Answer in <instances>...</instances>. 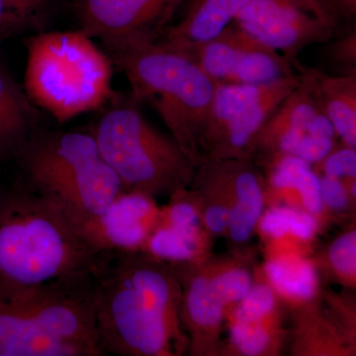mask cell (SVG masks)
<instances>
[{"instance_id":"d4e9b609","label":"cell","mask_w":356,"mask_h":356,"mask_svg":"<svg viewBox=\"0 0 356 356\" xmlns=\"http://www.w3.org/2000/svg\"><path fill=\"white\" fill-rule=\"evenodd\" d=\"M330 264L344 281H355L356 273V233L355 229L339 236L329 250Z\"/></svg>"},{"instance_id":"8fae6325","label":"cell","mask_w":356,"mask_h":356,"mask_svg":"<svg viewBox=\"0 0 356 356\" xmlns=\"http://www.w3.org/2000/svg\"><path fill=\"white\" fill-rule=\"evenodd\" d=\"M154 199L124 192L99 217L81 228L97 252L142 250L161 219Z\"/></svg>"},{"instance_id":"8992f818","label":"cell","mask_w":356,"mask_h":356,"mask_svg":"<svg viewBox=\"0 0 356 356\" xmlns=\"http://www.w3.org/2000/svg\"><path fill=\"white\" fill-rule=\"evenodd\" d=\"M90 133L126 192L172 196L193 180L197 163L133 106L115 105Z\"/></svg>"},{"instance_id":"9c48e42d","label":"cell","mask_w":356,"mask_h":356,"mask_svg":"<svg viewBox=\"0 0 356 356\" xmlns=\"http://www.w3.org/2000/svg\"><path fill=\"white\" fill-rule=\"evenodd\" d=\"M234 24L284 57H296L337 33V13L325 0H250Z\"/></svg>"},{"instance_id":"2e32d148","label":"cell","mask_w":356,"mask_h":356,"mask_svg":"<svg viewBox=\"0 0 356 356\" xmlns=\"http://www.w3.org/2000/svg\"><path fill=\"white\" fill-rule=\"evenodd\" d=\"M318 98L337 136L346 146H356V76H327L316 70Z\"/></svg>"},{"instance_id":"ac0fdd59","label":"cell","mask_w":356,"mask_h":356,"mask_svg":"<svg viewBox=\"0 0 356 356\" xmlns=\"http://www.w3.org/2000/svg\"><path fill=\"white\" fill-rule=\"evenodd\" d=\"M266 280L276 294L290 301L305 303L316 296L318 275L313 264L297 254H277L264 266Z\"/></svg>"},{"instance_id":"cb8c5ba5","label":"cell","mask_w":356,"mask_h":356,"mask_svg":"<svg viewBox=\"0 0 356 356\" xmlns=\"http://www.w3.org/2000/svg\"><path fill=\"white\" fill-rule=\"evenodd\" d=\"M213 284L227 306L238 304L252 288V278L247 268L226 266L209 271Z\"/></svg>"},{"instance_id":"e0dca14e","label":"cell","mask_w":356,"mask_h":356,"mask_svg":"<svg viewBox=\"0 0 356 356\" xmlns=\"http://www.w3.org/2000/svg\"><path fill=\"white\" fill-rule=\"evenodd\" d=\"M245 37V31L232 23L214 38L170 50L188 58L214 83H228Z\"/></svg>"},{"instance_id":"4fadbf2b","label":"cell","mask_w":356,"mask_h":356,"mask_svg":"<svg viewBox=\"0 0 356 356\" xmlns=\"http://www.w3.org/2000/svg\"><path fill=\"white\" fill-rule=\"evenodd\" d=\"M0 356H97L81 344L51 336L13 296L0 298Z\"/></svg>"},{"instance_id":"603a6c76","label":"cell","mask_w":356,"mask_h":356,"mask_svg":"<svg viewBox=\"0 0 356 356\" xmlns=\"http://www.w3.org/2000/svg\"><path fill=\"white\" fill-rule=\"evenodd\" d=\"M259 220L262 234L274 241L290 236L308 242L318 228L317 220L310 213L283 206L267 210Z\"/></svg>"},{"instance_id":"d6986e66","label":"cell","mask_w":356,"mask_h":356,"mask_svg":"<svg viewBox=\"0 0 356 356\" xmlns=\"http://www.w3.org/2000/svg\"><path fill=\"white\" fill-rule=\"evenodd\" d=\"M202 227L172 224L159 219L142 250L168 264H193L203 254Z\"/></svg>"},{"instance_id":"7402d4cb","label":"cell","mask_w":356,"mask_h":356,"mask_svg":"<svg viewBox=\"0 0 356 356\" xmlns=\"http://www.w3.org/2000/svg\"><path fill=\"white\" fill-rule=\"evenodd\" d=\"M57 0H0V44L14 35L41 28Z\"/></svg>"},{"instance_id":"f1b7e54d","label":"cell","mask_w":356,"mask_h":356,"mask_svg":"<svg viewBox=\"0 0 356 356\" xmlns=\"http://www.w3.org/2000/svg\"><path fill=\"white\" fill-rule=\"evenodd\" d=\"M355 32H351L350 35L337 42L332 49V58L337 63H341L346 67H350V72H353V69L355 70Z\"/></svg>"},{"instance_id":"ba28073f","label":"cell","mask_w":356,"mask_h":356,"mask_svg":"<svg viewBox=\"0 0 356 356\" xmlns=\"http://www.w3.org/2000/svg\"><path fill=\"white\" fill-rule=\"evenodd\" d=\"M337 134L318 98L316 70L302 69L300 81L261 129L254 151L318 163L334 149Z\"/></svg>"},{"instance_id":"44dd1931","label":"cell","mask_w":356,"mask_h":356,"mask_svg":"<svg viewBox=\"0 0 356 356\" xmlns=\"http://www.w3.org/2000/svg\"><path fill=\"white\" fill-rule=\"evenodd\" d=\"M276 315L266 318H250L232 316L231 341L234 348L243 355H264L273 350L275 343Z\"/></svg>"},{"instance_id":"484cf974","label":"cell","mask_w":356,"mask_h":356,"mask_svg":"<svg viewBox=\"0 0 356 356\" xmlns=\"http://www.w3.org/2000/svg\"><path fill=\"white\" fill-rule=\"evenodd\" d=\"M318 163H323L325 177L348 178L353 179L356 173L355 149L346 146L343 149L331 152L325 159Z\"/></svg>"},{"instance_id":"3957f363","label":"cell","mask_w":356,"mask_h":356,"mask_svg":"<svg viewBox=\"0 0 356 356\" xmlns=\"http://www.w3.org/2000/svg\"><path fill=\"white\" fill-rule=\"evenodd\" d=\"M14 159L24 187L55 203L81 229L126 192L91 133L39 127Z\"/></svg>"},{"instance_id":"5b68a950","label":"cell","mask_w":356,"mask_h":356,"mask_svg":"<svg viewBox=\"0 0 356 356\" xmlns=\"http://www.w3.org/2000/svg\"><path fill=\"white\" fill-rule=\"evenodd\" d=\"M26 48V95L60 123L114 97L113 62L81 30L38 33Z\"/></svg>"},{"instance_id":"f546056e","label":"cell","mask_w":356,"mask_h":356,"mask_svg":"<svg viewBox=\"0 0 356 356\" xmlns=\"http://www.w3.org/2000/svg\"><path fill=\"white\" fill-rule=\"evenodd\" d=\"M332 10L337 13V9H341V13L353 14L355 13L356 0H325Z\"/></svg>"},{"instance_id":"7c38bea8","label":"cell","mask_w":356,"mask_h":356,"mask_svg":"<svg viewBox=\"0 0 356 356\" xmlns=\"http://www.w3.org/2000/svg\"><path fill=\"white\" fill-rule=\"evenodd\" d=\"M205 178L206 186L235 200L229 206V233L235 242H245L264 211V186L259 173L245 159H221L206 161Z\"/></svg>"},{"instance_id":"4316f807","label":"cell","mask_w":356,"mask_h":356,"mask_svg":"<svg viewBox=\"0 0 356 356\" xmlns=\"http://www.w3.org/2000/svg\"><path fill=\"white\" fill-rule=\"evenodd\" d=\"M323 202L332 210H344L348 206V196L346 186L339 178L325 177L321 179Z\"/></svg>"},{"instance_id":"83f0119b","label":"cell","mask_w":356,"mask_h":356,"mask_svg":"<svg viewBox=\"0 0 356 356\" xmlns=\"http://www.w3.org/2000/svg\"><path fill=\"white\" fill-rule=\"evenodd\" d=\"M231 211L229 206L212 204L205 211L204 224L214 234H222L229 229Z\"/></svg>"},{"instance_id":"9a60e30c","label":"cell","mask_w":356,"mask_h":356,"mask_svg":"<svg viewBox=\"0 0 356 356\" xmlns=\"http://www.w3.org/2000/svg\"><path fill=\"white\" fill-rule=\"evenodd\" d=\"M38 109L0 62V159L14 158L39 128Z\"/></svg>"},{"instance_id":"30bf717a","label":"cell","mask_w":356,"mask_h":356,"mask_svg":"<svg viewBox=\"0 0 356 356\" xmlns=\"http://www.w3.org/2000/svg\"><path fill=\"white\" fill-rule=\"evenodd\" d=\"M188 0H79L83 33L102 40L109 53L129 44L156 41Z\"/></svg>"},{"instance_id":"52a82bcc","label":"cell","mask_w":356,"mask_h":356,"mask_svg":"<svg viewBox=\"0 0 356 356\" xmlns=\"http://www.w3.org/2000/svg\"><path fill=\"white\" fill-rule=\"evenodd\" d=\"M299 81L300 74L266 84L216 83L203 136L202 161H248L266 121Z\"/></svg>"},{"instance_id":"4dcf8cb0","label":"cell","mask_w":356,"mask_h":356,"mask_svg":"<svg viewBox=\"0 0 356 356\" xmlns=\"http://www.w3.org/2000/svg\"><path fill=\"white\" fill-rule=\"evenodd\" d=\"M0 62H1V60H0Z\"/></svg>"},{"instance_id":"6da1fadb","label":"cell","mask_w":356,"mask_h":356,"mask_svg":"<svg viewBox=\"0 0 356 356\" xmlns=\"http://www.w3.org/2000/svg\"><path fill=\"white\" fill-rule=\"evenodd\" d=\"M92 276L96 331L103 355L181 353V285L168 262L144 250H103Z\"/></svg>"},{"instance_id":"5bb4252c","label":"cell","mask_w":356,"mask_h":356,"mask_svg":"<svg viewBox=\"0 0 356 356\" xmlns=\"http://www.w3.org/2000/svg\"><path fill=\"white\" fill-rule=\"evenodd\" d=\"M250 0H188L175 24L156 40L166 48L178 49L214 38L236 19Z\"/></svg>"},{"instance_id":"7a4b0ae2","label":"cell","mask_w":356,"mask_h":356,"mask_svg":"<svg viewBox=\"0 0 356 356\" xmlns=\"http://www.w3.org/2000/svg\"><path fill=\"white\" fill-rule=\"evenodd\" d=\"M99 252L55 203L24 186H0V298L91 270Z\"/></svg>"},{"instance_id":"ffe728a7","label":"cell","mask_w":356,"mask_h":356,"mask_svg":"<svg viewBox=\"0 0 356 356\" xmlns=\"http://www.w3.org/2000/svg\"><path fill=\"white\" fill-rule=\"evenodd\" d=\"M270 175L271 187L275 191L297 192L307 212L318 216L324 209L321 182L312 170L311 165L303 159L292 156H281L273 161Z\"/></svg>"},{"instance_id":"277c9868","label":"cell","mask_w":356,"mask_h":356,"mask_svg":"<svg viewBox=\"0 0 356 356\" xmlns=\"http://www.w3.org/2000/svg\"><path fill=\"white\" fill-rule=\"evenodd\" d=\"M127 76L136 102L156 109L172 137L197 165L216 83L188 58L156 41H140L111 51Z\"/></svg>"}]
</instances>
